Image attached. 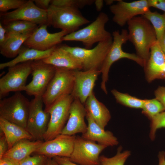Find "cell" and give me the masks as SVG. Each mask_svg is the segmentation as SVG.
<instances>
[{"label":"cell","mask_w":165,"mask_h":165,"mask_svg":"<svg viewBox=\"0 0 165 165\" xmlns=\"http://www.w3.org/2000/svg\"><path fill=\"white\" fill-rule=\"evenodd\" d=\"M86 117L88 122L87 128L86 131L82 134V137L87 140L97 141L107 147L113 146L118 144L117 138L112 132L101 127L87 113Z\"/></svg>","instance_id":"cell-20"},{"label":"cell","mask_w":165,"mask_h":165,"mask_svg":"<svg viewBox=\"0 0 165 165\" xmlns=\"http://www.w3.org/2000/svg\"><path fill=\"white\" fill-rule=\"evenodd\" d=\"M111 92L118 103L131 108H142L144 99L120 92L115 89L112 90Z\"/></svg>","instance_id":"cell-29"},{"label":"cell","mask_w":165,"mask_h":165,"mask_svg":"<svg viewBox=\"0 0 165 165\" xmlns=\"http://www.w3.org/2000/svg\"><path fill=\"white\" fill-rule=\"evenodd\" d=\"M6 31L2 23H0V46L5 42L6 38Z\"/></svg>","instance_id":"cell-41"},{"label":"cell","mask_w":165,"mask_h":165,"mask_svg":"<svg viewBox=\"0 0 165 165\" xmlns=\"http://www.w3.org/2000/svg\"><path fill=\"white\" fill-rule=\"evenodd\" d=\"M30 101L20 92L0 99V117L26 129Z\"/></svg>","instance_id":"cell-7"},{"label":"cell","mask_w":165,"mask_h":165,"mask_svg":"<svg viewBox=\"0 0 165 165\" xmlns=\"http://www.w3.org/2000/svg\"><path fill=\"white\" fill-rule=\"evenodd\" d=\"M56 47L57 46L45 51L27 47L21 48L20 53L16 57L9 61L1 63L0 69H3L27 61L43 60L49 56Z\"/></svg>","instance_id":"cell-26"},{"label":"cell","mask_w":165,"mask_h":165,"mask_svg":"<svg viewBox=\"0 0 165 165\" xmlns=\"http://www.w3.org/2000/svg\"><path fill=\"white\" fill-rule=\"evenodd\" d=\"M158 42L161 48L165 54V32L161 39Z\"/></svg>","instance_id":"cell-44"},{"label":"cell","mask_w":165,"mask_h":165,"mask_svg":"<svg viewBox=\"0 0 165 165\" xmlns=\"http://www.w3.org/2000/svg\"><path fill=\"white\" fill-rule=\"evenodd\" d=\"M142 109L143 113L150 119L165 110L162 104L156 98L144 99Z\"/></svg>","instance_id":"cell-30"},{"label":"cell","mask_w":165,"mask_h":165,"mask_svg":"<svg viewBox=\"0 0 165 165\" xmlns=\"http://www.w3.org/2000/svg\"><path fill=\"white\" fill-rule=\"evenodd\" d=\"M150 7L160 9L165 13V0H148Z\"/></svg>","instance_id":"cell-37"},{"label":"cell","mask_w":165,"mask_h":165,"mask_svg":"<svg viewBox=\"0 0 165 165\" xmlns=\"http://www.w3.org/2000/svg\"><path fill=\"white\" fill-rule=\"evenodd\" d=\"M0 159L2 158L9 149L8 144L3 133L0 131Z\"/></svg>","instance_id":"cell-36"},{"label":"cell","mask_w":165,"mask_h":165,"mask_svg":"<svg viewBox=\"0 0 165 165\" xmlns=\"http://www.w3.org/2000/svg\"><path fill=\"white\" fill-rule=\"evenodd\" d=\"M104 2L102 0H95L94 3L96 9L97 11H100L102 9L103 6Z\"/></svg>","instance_id":"cell-43"},{"label":"cell","mask_w":165,"mask_h":165,"mask_svg":"<svg viewBox=\"0 0 165 165\" xmlns=\"http://www.w3.org/2000/svg\"><path fill=\"white\" fill-rule=\"evenodd\" d=\"M87 112L84 105L77 99H74L70 109L69 117L66 124L61 134L73 136L86 131L87 125L85 121Z\"/></svg>","instance_id":"cell-18"},{"label":"cell","mask_w":165,"mask_h":165,"mask_svg":"<svg viewBox=\"0 0 165 165\" xmlns=\"http://www.w3.org/2000/svg\"><path fill=\"white\" fill-rule=\"evenodd\" d=\"M127 24L128 40L134 46L136 54L143 60L144 67L151 48L157 41L155 31L150 23L142 16L134 17Z\"/></svg>","instance_id":"cell-1"},{"label":"cell","mask_w":165,"mask_h":165,"mask_svg":"<svg viewBox=\"0 0 165 165\" xmlns=\"http://www.w3.org/2000/svg\"><path fill=\"white\" fill-rule=\"evenodd\" d=\"M71 94L64 96L55 102L49 111L50 118L44 141L52 139L59 134L68 120L71 104L74 100Z\"/></svg>","instance_id":"cell-8"},{"label":"cell","mask_w":165,"mask_h":165,"mask_svg":"<svg viewBox=\"0 0 165 165\" xmlns=\"http://www.w3.org/2000/svg\"><path fill=\"white\" fill-rule=\"evenodd\" d=\"M42 96H37L30 101L26 130L33 140L44 141L50 118L49 113L43 109Z\"/></svg>","instance_id":"cell-10"},{"label":"cell","mask_w":165,"mask_h":165,"mask_svg":"<svg viewBox=\"0 0 165 165\" xmlns=\"http://www.w3.org/2000/svg\"><path fill=\"white\" fill-rule=\"evenodd\" d=\"M100 74V70H74V85L71 94L74 99H78L84 105L93 92L95 82Z\"/></svg>","instance_id":"cell-17"},{"label":"cell","mask_w":165,"mask_h":165,"mask_svg":"<svg viewBox=\"0 0 165 165\" xmlns=\"http://www.w3.org/2000/svg\"><path fill=\"white\" fill-rule=\"evenodd\" d=\"M109 20L107 15L100 13L95 20L84 28L67 34L62 38V41H75L82 42L87 49H91L96 43L106 40L112 37L105 29Z\"/></svg>","instance_id":"cell-3"},{"label":"cell","mask_w":165,"mask_h":165,"mask_svg":"<svg viewBox=\"0 0 165 165\" xmlns=\"http://www.w3.org/2000/svg\"><path fill=\"white\" fill-rule=\"evenodd\" d=\"M46 165H59L57 162L52 158H48Z\"/></svg>","instance_id":"cell-45"},{"label":"cell","mask_w":165,"mask_h":165,"mask_svg":"<svg viewBox=\"0 0 165 165\" xmlns=\"http://www.w3.org/2000/svg\"><path fill=\"white\" fill-rule=\"evenodd\" d=\"M35 4L39 8L44 10H48L50 5V0H34Z\"/></svg>","instance_id":"cell-39"},{"label":"cell","mask_w":165,"mask_h":165,"mask_svg":"<svg viewBox=\"0 0 165 165\" xmlns=\"http://www.w3.org/2000/svg\"><path fill=\"white\" fill-rule=\"evenodd\" d=\"M28 139L20 140L9 149L3 156L20 163L35 153L43 141H31Z\"/></svg>","instance_id":"cell-23"},{"label":"cell","mask_w":165,"mask_h":165,"mask_svg":"<svg viewBox=\"0 0 165 165\" xmlns=\"http://www.w3.org/2000/svg\"><path fill=\"white\" fill-rule=\"evenodd\" d=\"M107 147L77 136L69 158L73 162L81 165H101L100 155Z\"/></svg>","instance_id":"cell-11"},{"label":"cell","mask_w":165,"mask_h":165,"mask_svg":"<svg viewBox=\"0 0 165 165\" xmlns=\"http://www.w3.org/2000/svg\"><path fill=\"white\" fill-rule=\"evenodd\" d=\"M20 163L6 157H3L0 159V165H20Z\"/></svg>","instance_id":"cell-40"},{"label":"cell","mask_w":165,"mask_h":165,"mask_svg":"<svg viewBox=\"0 0 165 165\" xmlns=\"http://www.w3.org/2000/svg\"><path fill=\"white\" fill-rule=\"evenodd\" d=\"M121 149L119 147L116 155L111 157L108 158L103 155L100 156L101 165H124L130 154L128 151L121 152Z\"/></svg>","instance_id":"cell-31"},{"label":"cell","mask_w":165,"mask_h":165,"mask_svg":"<svg viewBox=\"0 0 165 165\" xmlns=\"http://www.w3.org/2000/svg\"><path fill=\"white\" fill-rule=\"evenodd\" d=\"M48 10L49 25L67 32L75 31L90 21L85 17L79 9L71 7H59L50 5Z\"/></svg>","instance_id":"cell-6"},{"label":"cell","mask_w":165,"mask_h":165,"mask_svg":"<svg viewBox=\"0 0 165 165\" xmlns=\"http://www.w3.org/2000/svg\"><path fill=\"white\" fill-rule=\"evenodd\" d=\"M52 158L59 165H81L73 162L68 157L56 156Z\"/></svg>","instance_id":"cell-38"},{"label":"cell","mask_w":165,"mask_h":165,"mask_svg":"<svg viewBox=\"0 0 165 165\" xmlns=\"http://www.w3.org/2000/svg\"><path fill=\"white\" fill-rule=\"evenodd\" d=\"M150 137L152 140L154 139L157 130L159 128L165 127V111L161 112L151 119Z\"/></svg>","instance_id":"cell-32"},{"label":"cell","mask_w":165,"mask_h":165,"mask_svg":"<svg viewBox=\"0 0 165 165\" xmlns=\"http://www.w3.org/2000/svg\"><path fill=\"white\" fill-rule=\"evenodd\" d=\"M0 129L6 138L9 149L20 140H33V137L25 128L1 117Z\"/></svg>","instance_id":"cell-24"},{"label":"cell","mask_w":165,"mask_h":165,"mask_svg":"<svg viewBox=\"0 0 165 165\" xmlns=\"http://www.w3.org/2000/svg\"><path fill=\"white\" fill-rule=\"evenodd\" d=\"M158 158L159 163L158 165H165V152L164 151L159 152Z\"/></svg>","instance_id":"cell-42"},{"label":"cell","mask_w":165,"mask_h":165,"mask_svg":"<svg viewBox=\"0 0 165 165\" xmlns=\"http://www.w3.org/2000/svg\"><path fill=\"white\" fill-rule=\"evenodd\" d=\"M48 158L44 155L36 154L22 161L20 165H46Z\"/></svg>","instance_id":"cell-34"},{"label":"cell","mask_w":165,"mask_h":165,"mask_svg":"<svg viewBox=\"0 0 165 165\" xmlns=\"http://www.w3.org/2000/svg\"><path fill=\"white\" fill-rule=\"evenodd\" d=\"M147 81L165 79V54L157 41L151 47L149 57L144 67Z\"/></svg>","instance_id":"cell-19"},{"label":"cell","mask_w":165,"mask_h":165,"mask_svg":"<svg viewBox=\"0 0 165 165\" xmlns=\"http://www.w3.org/2000/svg\"><path fill=\"white\" fill-rule=\"evenodd\" d=\"M84 106L95 122L105 129L111 119V114L106 106L96 98L94 92L87 98Z\"/></svg>","instance_id":"cell-22"},{"label":"cell","mask_w":165,"mask_h":165,"mask_svg":"<svg viewBox=\"0 0 165 165\" xmlns=\"http://www.w3.org/2000/svg\"><path fill=\"white\" fill-rule=\"evenodd\" d=\"M142 16L151 24L155 31L157 41H159L165 32V13L161 14L149 10Z\"/></svg>","instance_id":"cell-27"},{"label":"cell","mask_w":165,"mask_h":165,"mask_svg":"<svg viewBox=\"0 0 165 165\" xmlns=\"http://www.w3.org/2000/svg\"><path fill=\"white\" fill-rule=\"evenodd\" d=\"M27 1L24 0H0V11L4 12L11 9H17Z\"/></svg>","instance_id":"cell-33"},{"label":"cell","mask_w":165,"mask_h":165,"mask_svg":"<svg viewBox=\"0 0 165 165\" xmlns=\"http://www.w3.org/2000/svg\"><path fill=\"white\" fill-rule=\"evenodd\" d=\"M42 60L44 63L57 68L73 70L82 69L78 60L61 46H57L49 56Z\"/></svg>","instance_id":"cell-21"},{"label":"cell","mask_w":165,"mask_h":165,"mask_svg":"<svg viewBox=\"0 0 165 165\" xmlns=\"http://www.w3.org/2000/svg\"><path fill=\"white\" fill-rule=\"evenodd\" d=\"M31 67L32 79L26 85L24 91L30 96H42L54 75L56 68L42 60L32 61Z\"/></svg>","instance_id":"cell-12"},{"label":"cell","mask_w":165,"mask_h":165,"mask_svg":"<svg viewBox=\"0 0 165 165\" xmlns=\"http://www.w3.org/2000/svg\"><path fill=\"white\" fill-rule=\"evenodd\" d=\"M3 24L15 20L30 22L39 26L46 24L49 26L48 10L41 9L33 0H28L19 8L13 11L0 14Z\"/></svg>","instance_id":"cell-13"},{"label":"cell","mask_w":165,"mask_h":165,"mask_svg":"<svg viewBox=\"0 0 165 165\" xmlns=\"http://www.w3.org/2000/svg\"><path fill=\"white\" fill-rule=\"evenodd\" d=\"M29 61L9 68L6 74L0 79V98L11 92L25 90L27 78L31 73V63Z\"/></svg>","instance_id":"cell-9"},{"label":"cell","mask_w":165,"mask_h":165,"mask_svg":"<svg viewBox=\"0 0 165 165\" xmlns=\"http://www.w3.org/2000/svg\"><path fill=\"white\" fill-rule=\"evenodd\" d=\"M113 41L108 52L101 69V87L106 94L108 91L106 86L108 78V73L110 67L115 62L122 58L132 60L142 67H144L143 60L136 54L125 52L122 49V46L128 40V31L123 29L120 32L116 30L112 33Z\"/></svg>","instance_id":"cell-2"},{"label":"cell","mask_w":165,"mask_h":165,"mask_svg":"<svg viewBox=\"0 0 165 165\" xmlns=\"http://www.w3.org/2000/svg\"><path fill=\"white\" fill-rule=\"evenodd\" d=\"M3 25L6 31V34L32 33L39 27L35 23L22 20H13Z\"/></svg>","instance_id":"cell-28"},{"label":"cell","mask_w":165,"mask_h":165,"mask_svg":"<svg viewBox=\"0 0 165 165\" xmlns=\"http://www.w3.org/2000/svg\"><path fill=\"white\" fill-rule=\"evenodd\" d=\"M148 0H139L127 2L119 0L110 6L109 9L113 15V21L120 27L138 15H142L149 9Z\"/></svg>","instance_id":"cell-14"},{"label":"cell","mask_w":165,"mask_h":165,"mask_svg":"<svg viewBox=\"0 0 165 165\" xmlns=\"http://www.w3.org/2000/svg\"><path fill=\"white\" fill-rule=\"evenodd\" d=\"M155 98L162 104L165 109V86H160L155 91Z\"/></svg>","instance_id":"cell-35"},{"label":"cell","mask_w":165,"mask_h":165,"mask_svg":"<svg viewBox=\"0 0 165 165\" xmlns=\"http://www.w3.org/2000/svg\"><path fill=\"white\" fill-rule=\"evenodd\" d=\"M32 33L6 34L5 40L0 46V53L8 58H15L20 53L21 46Z\"/></svg>","instance_id":"cell-25"},{"label":"cell","mask_w":165,"mask_h":165,"mask_svg":"<svg viewBox=\"0 0 165 165\" xmlns=\"http://www.w3.org/2000/svg\"><path fill=\"white\" fill-rule=\"evenodd\" d=\"M56 68L53 78L42 96L44 110L49 113L52 106L66 95L71 94L74 87V70Z\"/></svg>","instance_id":"cell-4"},{"label":"cell","mask_w":165,"mask_h":165,"mask_svg":"<svg viewBox=\"0 0 165 165\" xmlns=\"http://www.w3.org/2000/svg\"><path fill=\"white\" fill-rule=\"evenodd\" d=\"M48 25L39 26L28 38L23 45L26 47L45 51L51 49L62 41V38L68 34L66 31L50 33L47 28Z\"/></svg>","instance_id":"cell-15"},{"label":"cell","mask_w":165,"mask_h":165,"mask_svg":"<svg viewBox=\"0 0 165 165\" xmlns=\"http://www.w3.org/2000/svg\"><path fill=\"white\" fill-rule=\"evenodd\" d=\"M75 137L60 134L52 139L44 141L35 153L49 158L56 156L69 158L72 152Z\"/></svg>","instance_id":"cell-16"},{"label":"cell","mask_w":165,"mask_h":165,"mask_svg":"<svg viewBox=\"0 0 165 165\" xmlns=\"http://www.w3.org/2000/svg\"><path fill=\"white\" fill-rule=\"evenodd\" d=\"M117 0H106L104 1V2H105V4L107 5H110V6L112 5V4L113 3V2L115 1H116Z\"/></svg>","instance_id":"cell-46"},{"label":"cell","mask_w":165,"mask_h":165,"mask_svg":"<svg viewBox=\"0 0 165 165\" xmlns=\"http://www.w3.org/2000/svg\"><path fill=\"white\" fill-rule=\"evenodd\" d=\"M112 41V37L98 43L94 47L90 49L67 45L61 47L78 60L83 71L100 70Z\"/></svg>","instance_id":"cell-5"}]
</instances>
